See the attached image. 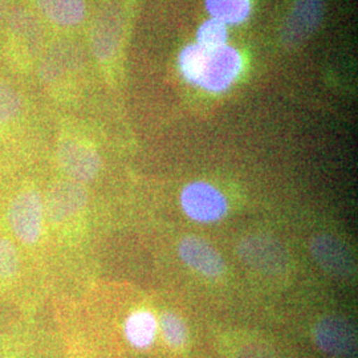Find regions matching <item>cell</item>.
<instances>
[{
    "instance_id": "14",
    "label": "cell",
    "mask_w": 358,
    "mask_h": 358,
    "mask_svg": "<svg viewBox=\"0 0 358 358\" xmlns=\"http://www.w3.org/2000/svg\"><path fill=\"white\" fill-rule=\"evenodd\" d=\"M10 31L13 41L16 43V48L26 57H34L40 44L38 27L35 19L28 13H16L10 24Z\"/></svg>"
},
{
    "instance_id": "11",
    "label": "cell",
    "mask_w": 358,
    "mask_h": 358,
    "mask_svg": "<svg viewBox=\"0 0 358 358\" xmlns=\"http://www.w3.org/2000/svg\"><path fill=\"white\" fill-rule=\"evenodd\" d=\"M35 3L40 13L56 26H78L87 13L84 0H35Z\"/></svg>"
},
{
    "instance_id": "12",
    "label": "cell",
    "mask_w": 358,
    "mask_h": 358,
    "mask_svg": "<svg viewBox=\"0 0 358 358\" xmlns=\"http://www.w3.org/2000/svg\"><path fill=\"white\" fill-rule=\"evenodd\" d=\"M158 332V321L148 309L131 312L124 324V333L129 344L136 349H146L153 345Z\"/></svg>"
},
{
    "instance_id": "13",
    "label": "cell",
    "mask_w": 358,
    "mask_h": 358,
    "mask_svg": "<svg viewBox=\"0 0 358 358\" xmlns=\"http://www.w3.org/2000/svg\"><path fill=\"white\" fill-rule=\"evenodd\" d=\"M205 6L211 19L227 27L243 24L252 11L251 0H205Z\"/></svg>"
},
{
    "instance_id": "4",
    "label": "cell",
    "mask_w": 358,
    "mask_h": 358,
    "mask_svg": "<svg viewBox=\"0 0 358 358\" xmlns=\"http://www.w3.org/2000/svg\"><path fill=\"white\" fill-rule=\"evenodd\" d=\"M179 201L186 217L198 223H215L229 213L226 195L205 180H195L186 185Z\"/></svg>"
},
{
    "instance_id": "18",
    "label": "cell",
    "mask_w": 358,
    "mask_h": 358,
    "mask_svg": "<svg viewBox=\"0 0 358 358\" xmlns=\"http://www.w3.org/2000/svg\"><path fill=\"white\" fill-rule=\"evenodd\" d=\"M22 112V99L11 85L0 81V127L13 122Z\"/></svg>"
},
{
    "instance_id": "7",
    "label": "cell",
    "mask_w": 358,
    "mask_h": 358,
    "mask_svg": "<svg viewBox=\"0 0 358 358\" xmlns=\"http://www.w3.org/2000/svg\"><path fill=\"white\" fill-rule=\"evenodd\" d=\"M88 205L83 183L71 179L56 182L44 198L45 217L53 224H65L78 217Z\"/></svg>"
},
{
    "instance_id": "1",
    "label": "cell",
    "mask_w": 358,
    "mask_h": 358,
    "mask_svg": "<svg viewBox=\"0 0 358 358\" xmlns=\"http://www.w3.org/2000/svg\"><path fill=\"white\" fill-rule=\"evenodd\" d=\"M178 68L186 83L208 93H223L242 75L244 59L230 44L205 48L192 43L179 53Z\"/></svg>"
},
{
    "instance_id": "9",
    "label": "cell",
    "mask_w": 358,
    "mask_h": 358,
    "mask_svg": "<svg viewBox=\"0 0 358 358\" xmlns=\"http://www.w3.org/2000/svg\"><path fill=\"white\" fill-rule=\"evenodd\" d=\"M178 255L189 268L207 279L222 278L227 269L226 262L217 248L196 235H187L180 239Z\"/></svg>"
},
{
    "instance_id": "16",
    "label": "cell",
    "mask_w": 358,
    "mask_h": 358,
    "mask_svg": "<svg viewBox=\"0 0 358 358\" xmlns=\"http://www.w3.org/2000/svg\"><path fill=\"white\" fill-rule=\"evenodd\" d=\"M158 327L161 328L164 340L170 349L180 350L187 344L189 341L187 325L177 313L165 312L159 319Z\"/></svg>"
},
{
    "instance_id": "20",
    "label": "cell",
    "mask_w": 358,
    "mask_h": 358,
    "mask_svg": "<svg viewBox=\"0 0 358 358\" xmlns=\"http://www.w3.org/2000/svg\"><path fill=\"white\" fill-rule=\"evenodd\" d=\"M4 13H6V0H0V20Z\"/></svg>"
},
{
    "instance_id": "19",
    "label": "cell",
    "mask_w": 358,
    "mask_h": 358,
    "mask_svg": "<svg viewBox=\"0 0 358 358\" xmlns=\"http://www.w3.org/2000/svg\"><path fill=\"white\" fill-rule=\"evenodd\" d=\"M0 358H23L16 350H4L0 352Z\"/></svg>"
},
{
    "instance_id": "3",
    "label": "cell",
    "mask_w": 358,
    "mask_h": 358,
    "mask_svg": "<svg viewBox=\"0 0 358 358\" xmlns=\"http://www.w3.org/2000/svg\"><path fill=\"white\" fill-rule=\"evenodd\" d=\"M238 255L247 267L267 276H279L289 268V255L269 235H248L238 245Z\"/></svg>"
},
{
    "instance_id": "15",
    "label": "cell",
    "mask_w": 358,
    "mask_h": 358,
    "mask_svg": "<svg viewBox=\"0 0 358 358\" xmlns=\"http://www.w3.org/2000/svg\"><path fill=\"white\" fill-rule=\"evenodd\" d=\"M20 272V255L11 238L0 234V285L13 284Z\"/></svg>"
},
{
    "instance_id": "5",
    "label": "cell",
    "mask_w": 358,
    "mask_h": 358,
    "mask_svg": "<svg viewBox=\"0 0 358 358\" xmlns=\"http://www.w3.org/2000/svg\"><path fill=\"white\" fill-rule=\"evenodd\" d=\"M57 162L71 180L88 183L96 178L101 170V157L88 142L66 137L59 142Z\"/></svg>"
},
{
    "instance_id": "8",
    "label": "cell",
    "mask_w": 358,
    "mask_h": 358,
    "mask_svg": "<svg viewBox=\"0 0 358 358\" xmlns=\"http://www.w3.org/2000/svg\"><path fill=\"white\" fill-rule=\"evenodd\" d=\"M309 252L313 260L333 278L348 280L356 275V262L343 241L331 234H319L310 239Z\"/></svg>"
},
{
    "instance_id": "6",
    "label": "cell",
    "mask_w": 358,
    "mask_h": 358,
    "mask_svg": "<svg viewBox=\"0 0 358 358\" xmlns=\"http://www.w3.org/2000/svg\"><path fill=\"white\" fill-rule=\"evenodd\" d=\"M313 340L320 350L333 357L352 358L357 352V332L341 316H325L317 321Z\"/></svg>"
},
{
    "instance_id": "2",
    "label": "cell",
    "mask_w": 358,
    "mask_h": 358,
    "mask_svg": "<svg viewBox=\"0 0 358 358\" xmlns=\"http://www.w3.org/2000/svg\"><path fill=\"white\" fill-rule=\"evenodd\" d=\"M8 224L13 238L26 247H36L45 231L44 198L35 187H24L16 192L7 210Z\"/></svg>"
},
{
    "instance_id": "10",
    "label": "cell",
    "mask_w": 358,
    "mask_h": 358,
    "mask_svg": "<svg viewBox=\"0 0 358 358\" xmlns=\"http://www.w3.org/2000/svg\"><path fill=\"white\" fill-rule=\"evenodd\" d=\"M322 0H296L285 27L284 40L287 44H299L307 38L320 24Z\"/></svg>"
},
{
    "instance_id": "17",
    "label": "cell",
    "mask_w": 358,
    "mask_h": 358,
    "mask_svg": "<svg viewBox=\"0 0 358 358\" xmlns=\"http://www.w3.org/2000/svg\"><path fill=\"white\" fill-rule=\"evenodd\" d=\"M229 27L211 17L198 27L195 34L196 44L205 48H217L229 44Z\"/></svg>"
}]
</instances>
